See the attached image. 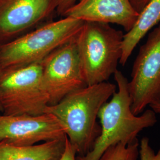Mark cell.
<instances>
[{
  "label": "cell",
  "mask_w": 160,
  "mask_h": 160,
  "mask_svg": "<svg viewBox=\"0 0 160 160\" xmlns=\"http://www.w3.org/2000/svg\"><path fill=\"white\" fill-rule=\"evenodd\" d=\"M113 75L116 91L111 99L103 104L98 114L100 133L92 149L86 154L77 156V160H99L109 147L118 143L134 142L141 132L154 126L157 122L156 113L151 109L139 115L133 113L129 80L118 70Z\"/></svg>",
  "instance_id": "cell-2"
},
{
  "label": "cell",
  "mask_w": 160,
  "mask_h": 160,
  "mask_svg": "<svg viewBox=\"0 0 160 160\" xmlns=\"http://www.w3.org/2000/svg\"><path fill=\"white\" fill-rule=\"evenodd\" d=\"M149 107L156 114H160V96L149 105Z\"/></svg>",
  "instance_id": "cell-18"
},
{
  "label": "cell",
  "mask_w": 160,
  "mask_h": 160,
  "mask_svg": "<svg viewBox=\"0 0 160 160\" xmlns=\"http://www.w3.org/2000/svg\"><path fill=\"white\" fill-rule=\"evenodd\" d=\"M65 143V139L31 146L0 142V160H58L63 152Z\"/></svg>",
  "instance_id": "cell-12"
},
{
  "label": "cell",
  "mask_w": 160,
  "mask_h": 160,
  "mask_svg": "<svg viewBox=\"0 0 160 160\" xmlns=\"http://www.w3.org/2000/svg\"><path fill=\"white\" fill-rule=\"evenodd\" d=\"M58 0H0V45L49 21Z\"/></svg>",
  "instance_id": "cell-9"
},
{
  "label": "cell",
  "mask_w": 160,
  "mask_h": 160,
  "mask_svg": "<svg viewBox=\"0 0 160 160\" xmlns=\"http://www.w3.org/2000/svg\"><path fill=\"white\" fill-rule=\"evenodd\" d=\"M42 61L0 72V105L5 115L45 113L49 100L42 84Z\"/></svg>",
  "instance_id": "cell-5"
},
{
  "label": "cell",
  "mask_w": 160,
  "mask_h": 160,
  "mask_svg": "<svg viewBox=\"0 0 160 160\" xmlns=\"http://www.w3.org/2000/svg\"><path fill=\"white\" fill-rule=\"evenodd\" d=\"M123 36L108 23L84 22L75 42L87 86L108 81L118 70Z\"/></svg>",
  "instance_id": "cell-4"
},
{
  "label": "cell",
  "mask_w": 160,
  "mask_h": 160,
  "mask_svg": "<svg viewBox=\"0 0 160 160\" xmlns=\"http://www.w3.org/2000/svg\"><path fill=\"white\" fill-rule=\"evenodd\" d=\"M140 160H160V147L157 152L151 145L148 138L143 137L139 142Z\"/></svg>",
  "instance_id": "cell-14"
},
{
  "label": "cell",
  "mask_w": 160,
  "mask_h": 160,
  "mask_svg": "<svg viewBox=\"0 0 160 160\" xmlns=\"http://www.w3.org/2000/svg\"><path fill=\"white\" fill-rule=\"evenodd\" d=\"M160 23V0H149L139 14L133 27L123 36L119 63L124 66L146 34Z\"/></svg>",
  "instance_id": "cell-11"
},
{
  "label": "cell",
  "mask_w": 160,
  "mask_h": 160,
  "mask_svg": "<svg viewBox=\"0 0 160 160\" xmlns=\"http://www.w3.org/2000/svg\"><path fill=\"white\" fill-rule=\"evenodd\" d=\"M116 89V84L108 81L87 86L47 107L45 113L54 115L61 123L77 156L92 149L101 131L98 112Z\"/></svg>",
  "instance_id": "cell-1"
},
{
  "label": "cell",
  "mask_w": 160,
  "mask_h": 160,
  "mask_svg": "<svg viewBox=\"0 0 160 160\" xmlns=\"http://www.w3.org/2000/svg\"><path fill=\"white\" fill-rule=\"evenodd\" d=\"M78 0H58L57 13L58 16L64 17L66 13L74 6Z\"/></svg>",
  "instance_id": "cell-15"
},
{
  "label": "cell",
  "mask_w": 160,
  "mask_h": 160,
  "mask_svg": "<svg viewBox=\"0 0 160 160\" xmlns=\"http://www.w3.org/2000/svg\"><path fill=\"white\" fill-rule=\"evenodd\" d=\"M139 148L138 140L128 145L118 143L109 147L99 160H137Z\"/></svg>",
  "instance_id": "cell-13"
},
{
  "label": "cell",
  "mask_w": 160,
  "mask_h": 160,
  "mask_svg": "<svg viewBox=\"0 0 160 160\" xmlns=\"http://www.w3.org/2000/svg\"><path fill=\"white\" fill-rule=\"evenodd\" d=\"M132 6L138 13H140L148 3L149 0H130Z\"/></svg>",
  "instance_id": "cell-17"
},
{
  "label": "cell",
  "mask_w": 160,
  "mask_h": 160,
  "mask_svg": "<svg viewBox=\"0 0 160 160\" xmlns=\"http://www.w3.org/2000/svg\"><path fill=\"white\" fill-rule=\"evenodd\" d=\"M1 69L0 68V72H1ZM0 113H1V105H0Z\"/></svg>",
  "instance_id": "cell-19"
},
{
  "label": "cell",
  "mask_w": 160,
  "mask_h": 160,
  "mask_svg": "<svg viewBox=\"0 0 160 160\" xmlns=\"http://www.w3.org/2000/svg\"><path fill=\"white\" fill-rule=\"evenodd\" d=\"M83 21L65 16L50 20L6 43L0 45V68L22 67L42 61L52 52L74 39Z\"/></svg>",
  "instance_id": "cell-3"
},
{
  "label": "cell",
  "mask_w": 160,
  "mask_h": 160,
  "mask_svg": "<svg viewBox=\"0 0 160 160\" xmlns=\"http://www.w3.org/2000/svg\"><path fill=\"white\" fill-rule=\"evenodd\" d=\"M77 156L74 149L69 142L67 137H66L64 150L58 160H77Z\"/></svg>",
  "instance_id": "cell-16"
},
{
  "label": "cell",
  "mask_w": 160,
  "mask_h": 160,
  "mask_svg": "<svg viewBox=\"0 0 160 160\" xmlns=\"http://www.w3.org/2000/svg\"><path fill=\"white\" fill-rule=\"evenodd\" d=\"M65 16L83 22L118 24L128 32L135 25L139 13L130 0H78Z\"/></svg>",
  "instance_id": "cell-10"
},
{
  "label": "cell",
  "mask_w": 160,
  "mask_h": 160,
  "mask_svg": "<svg viewBox=\"0 0 160 160\" xmlns=\"http://www.w3.org/2000/svg\"><path fill=\"white\" fill-rule=\"evenodd\" d=\"M133 113H143L160 96V23L140 47L128 83Z\"/></svg>",
  "instance_id": "cell-6"
},
{
  "label": "cell",
  "mask_w": 160,
  "mask_h": 160,
  "mask_svg": "<svg viewBox=\"0 0 160 160\" xmlns=\"http://www.w3.org/2000/svg\"><path fill=\"white\" fill-rule=\"evenodd\" d=\"M42 84L54 105L72 92L87 86L83 77L75 38L52 52L42 61Z\"/></svg>",
  "instance_id": "cell-7"
},
{
  "label": "cell",
  "mask_w": 160,
  "mask_h": 160,
  "mask_svg": "<svg viewBox=\"0 0 160 160\" xmlns=\"http://www.w3.org/2000/svg\"><path fill=\"white\" fill-rule=\"evenodd\" d=\"M66 132L52 114L5 115L0 113V142L17 146H31L40 142L63 140Z\"/></svg>",
  "instance_id": "cell-8"
}]
</instances>
